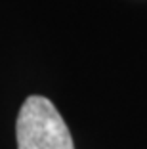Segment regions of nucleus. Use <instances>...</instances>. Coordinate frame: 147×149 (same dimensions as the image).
<instances>
[{
  "label": "nucleus",
  "instance_id": "nucleus-1",
  "mask_svg": "<svg viewBox=\"0 0 147 149\" xmlns=\"http://www.w3.org/2000/svg\"><path fill=\"white\" fill-rule=\"evenodd\" d=\"M17 149H75L63 117L44 96H29L15 123Z\"/></svg>",
  "mask_w": 147,
  "mask_h": 149
}]
</instances>
